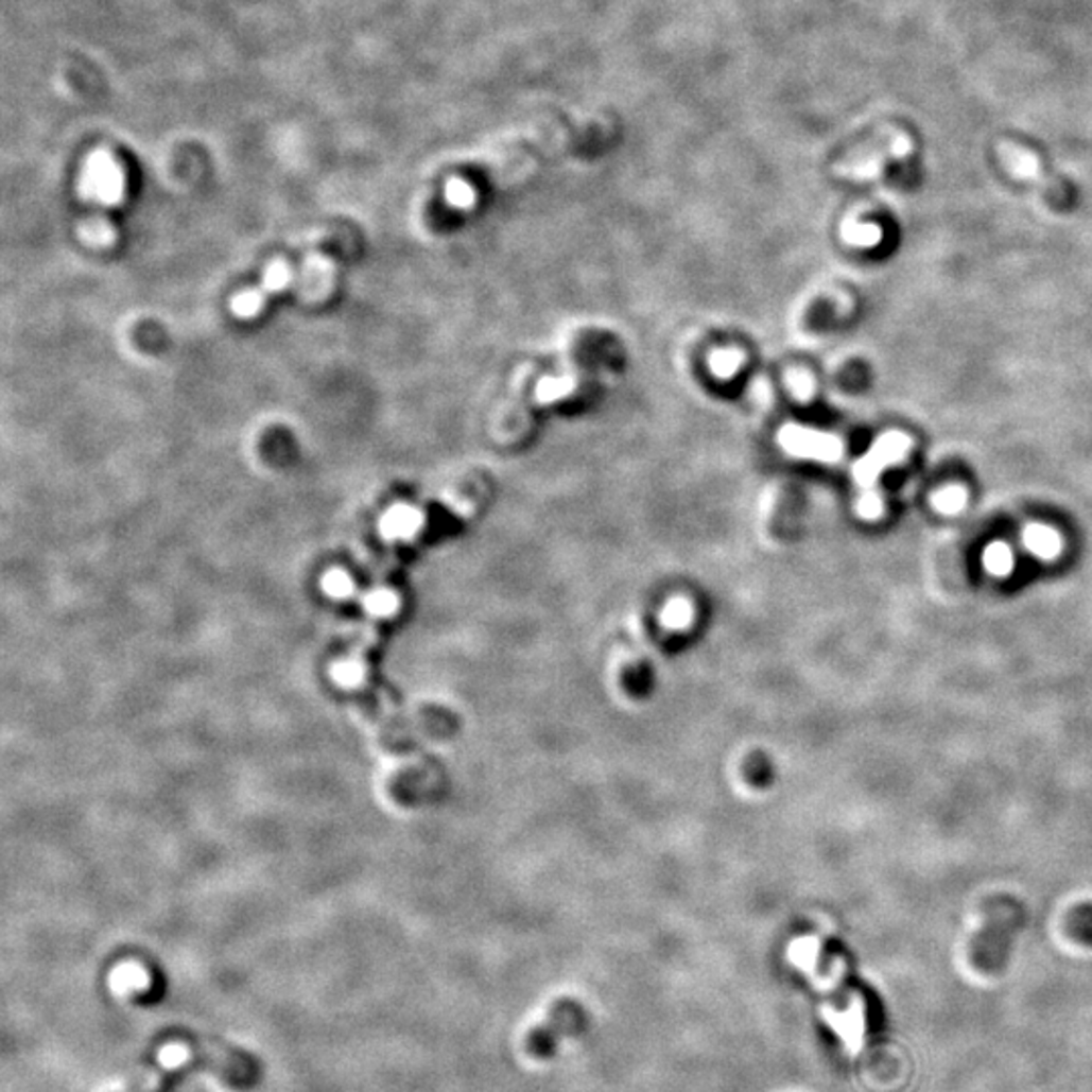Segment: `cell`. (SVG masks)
<instances>
[{
  "label": "cell",
  "instance_id": "obj_1",
  "mask_svg": "<svg viewBox=\"0 0 1092 1092\" xmlns=\"http://www.w3.org/2000/svg\"><path fill=\"white\" fill-rule=\"evenodd\" d=\"M913 152V140L906 132L897 128H886L884 132H880L877 138H872L870 142L862 144L860 149L852 152L850 156H846L837 171L848 178H854V180H868V178H877L886 160H895V158H904Z\"/></svg>",
  "mask_w": 1092,
  "mask_h": 1092
},
{
  "label": "cell",
  "instance_id": "obj_2",
  "mask_svg": "<svg viewBox=\"0 0 1092 1092\" xmlns=\"http://www.w3.org/2000/svg\"><path fill=\"white\" fill-rule=\"evenodd\" d=\"M126 193V174L107 151L91 152L80 174V196L87 203L116 207Z\"/></svg>",
  "mask_w": 1092,
  "mask_h": 1092
},
{
  "label": "cell",
  "instance_id": "obj_3",
  "mask_svg": "<svg viewBox=\"0 0 1092 1092\" xmlns=\"http://www.w3.org/2000/svg\"><path fill=\"white\" fill-rule=\"evenodd\" d=\"M913 448V439L902 431L882 433L852 468L857 486L864 490L877 488L880 473L888 466L900 464Z\"/></svg>",
  "mask_w": 1092,
  "mask_h": 1092
},
{
  "label": "cell",
  "instance_id": "obj_4",
  "mask_svg": "<svg viewBox=\"0 0 1092 1092\" xmlns=\"http://www.w3.org/2000/svg\"><path fill=\"white\" fill-rule=\"evenodd\" d=\"M779 444L790 455L803 460L835 464L844 457V444L839 437L801 426H785L781 429Z\"/></svg>",
  "mask_w": 1092,
  "mask_h": 1092
},
{
  "label": "cell",
  "instance_id": "obj_5",
  "mask_svg": "<svg viewBox=\"0 0 1092 1092\" xmlns=\"http://www.w3.org/2000/svg\"><path fill=\"white\" fill-rule=\"evenodd\" d=\"M998 156H1000L1004 169L1011 176H1016L1018 180H1026L1029 185L1048 193L1050 196H1062L1064 193L1062 185L1046 174L1038 156L1028 149H1024L1016 142H1009V140H1002V142H998Z\"/></svg>",
  "mask_w": 1092,
  "mask_h": 1092
},
{
  "label": "cell",
  "instance_id": "obj_6",
  "mask_svg": "<svg viewBox=\"0 0 1092 1092\" xmlns=\"http://www.w3.org/2000/svg\"><path fill=\"white\" fill-rule=\"evenodd\" d=\"M426 515L411 504H393L379 518V533L388 542H408L423 531Z\"/></svg>",
  "mask_w": 1092,
  "mask_h": 1092
},
{
  "label": "cell",
  "instance_id": "obj_7",
  "mask_svg": "<svg viewBox=\"0 0 1092 1092\" xmlns=\"http://www.w3.org/2000/svg\"><path fill=\"white\" fill-rule=\"evenodd\" d=\"M1022 540L1029 555L1042 560H1052L1062 553V538L1046 524H1028L1024 528Z\"/></svg>",
  "mask_w": 1092,
  "mask_h": 1092
},
{
  "label": "cell",
  "instance_id": "obj_8",
  "mask_svg": "<svg viewBox=\"0 0 1092 1092\" xmlns=\"http://www.w3.org/2000/svg\"><path fill=\"white\" fill-rule=\"evenodd\" d=\"M111 989L116 993H134V991H142L144 987L149 986V973L136 964H124L120 965L114 973H111Z\"/></svg>",
  "mask_w": 1092,
  "mask_h": 1092
},
{
  "label": "cell",
  "instance_id": "obj_9",
  "mask_svg": "<svg viewBox=\"0 0 1092 1092\" xmlns=\"http://www.w3.org/2000/svg\"><path fill=\"white\" fill-rule=\"evenodd\" d=\"M267 296L270 294L261 285L241 290L239 294L231 298V312L241 320H252V318H256L258 314H261Z\"/></svg>",
  "mask_w": 1092,
  "mask_h": 1092
},
{
  "label": "cell",
  "instance_id": "obj_10",
  "mask_svg": "<svg viewBox=\"0 0 1092 1092\" xmlns=\"http://www.w3.org/2000/svg\"><path fill=\"white\" fill-rule=\"evenodd\" d=\"M984 567L993 577H1007L1013 571V553L1006 542H991L984 553Z\"/></svg>",
  "mask_w": 1092,
  "mask_h": 1092
},
{
  "label": "cell",
  "instance_id": "obj_11",
  "mask_svg": "<svg viewBox=\"0 0 1092 1092\" xmlns=\"http://www.w3.org/2000/svg\"><path fill=\"white\" fill-rule=\"evenodd\" d=\"M294 279V272L290 267L288 261L283 259H274L272 263H267V267L263 270V276H261V288L267 292V294H281L283 290L290 288Z\"/></svg>",
  "mask_w": 1092,
  "mask_h": 1092
},
{
  "label": "cell",
  "instance_id": "obj_12",
  "mask_svg": "<svg viewBox=\"0 0 1092 1092\" xmlns=\"http://www.w3.org/2000/svg\"><path fill=\"white\" fill-rule=\"evenodd\" d=\"M322 591L326 593V597L334 601L348 600L354 595V580L352 577L343 571V569H330L324 573V577L320 580Z\"/></svg>",
  "mask_w": 1092,
  "mask_h": 1092
},
{
  "label": "cell",
  "instance_id": "obj_13",
  "mask_svg": "<svg viewBox=\"0 0 1092 1092\" xmlns=\"http://www.w3.org/2000/svg\"><path fill=\"white\" fill-rule=\"evenodd\" d=\"M363 607L370 618H388L399 607V600L391 589L379 587L363 595Z\"/></svg>",
  "mask_w": 1092,
  "mask_h": 1092
},
{
  "label": "cell",
  "instance_id": "obj_14",
  "mask_svg": "<svg viewBox=\"0 0 1092 1092\" xmlns=\"http://www.w3.org/2000/svg\"><path fill=\"white\" fill-rule=\"evenodd\" d=\"M931 504L941 515H959L967 504V490L964 486H944L931 496Z\"/></svg>",
  "mask_w": 1092,
  "mask_h": 1092
},
{
  "label": "cell",
  "instance_id": "obj_15",
  "mask_svg": "<svg viewBox=\"0 0 1092 1092\" xmlns=\"http://www.w3.org/2000/svg\"><path fill=\"white\" fill-rule=\"evenodd\" d=\"M846 243L856 247H877L882 239V229L872 223H846L842 229Z\"/></svg>",
  "mask_w": 1092,
  "mask_h": 1092
},
{
  "label": "cell",
  "instance_id": "obj_16",
  "mask_svg": "<svg viewBox=\"0 0 1092 1092\" xmlns=\"http://www.w3.org/2000/svg\"><path fill=\"white\" fill-rule=\"evenodd\" d=\"M80 237L91 247H107L114 243L116 231L106 219H91L82 225Z\"/></svg>",
  "mask_w": 1092,
  "mask_h": 1092
},
{
  "label": "cell",
  "instance_id": "obj_17",
  "mask_svg": "<svg viewBox=\"0 0 1092 1092\" xmlns=\"http://www.w3.org/2000/svg\"><path fill=\"white\" fill-rule=\"evenodd\" d=\"M364 665L357 660H341L336 664L332 665L330 670V676L336 684L346 690H352V688H359L364 682Z\"/></svg>",
  "mask_w": 1092,
  "mask_h": 1092
},
{
  "label": "cell",
  "instance_id": "obj_18",
  "mask_svg": "<svg viewBox=\"0 0 1092 1092\" xmlns=\"http://www.w3.org/2000/svg\"><path fill=\"white\" fill-rule=\"evenodd\" d=\"M745 359L741 352L736 350H718L710 357V368L716 377L721 379H730L739 372V368L743 366Z\"/></svg>",
  "mask_w": 1092,
  "mask_h": 1092
},
{
  "label": "cell",
  "instance_id": "obj_19",
  "mask_svg": "<svg viewBox=\"0 0 1092 1092\" xmlns=\"http://www.w3.org/2000/svg\"><path fill=\"white\" fill-rule=\"evenodd\" d=\"M856 513L864 520H879L884 513V502H882V496L877 488L864 490V493L857 498Z\"/></svg>",
  "mask_w": 1092,
  "mask_h": 1092
},
{
  "label": "cell",
  "instance_id": "obj_20",
  "mask_svg": "<svg viewBox=\"0 0 1092 1092\" xmlns=\"http://www.w3.org/2000/svg\"><path fill=\"white\" fill-rule=\"evenodd\" d=\"M787 385L792 388L793 397L799 401H808L814 395V379L805 370H792L787 375Z\"/></svg>",
  "mask_w": 1092,
  "mask_h": 1092
},
{
  "label": "cell",
  "instance_id": "obj_21",
  "mask_svg": "<svg viewBox=\"0 0 1092 1092\" xmlns=\"http://www.w3.org/2000/svg\"><path fill=\"white\" fill-rule=\"evenodd\" d=\"M446 198L450 203L451 207H457V209H468L471 203H473V191H471L470 185L455 178L448 183L446 187Z\"/></svg>",
  "mask_w": 1092,
  "mask_h": 1092
},
{
  "label": "cell",
  "instance_id": "obj_22",
  "mask_svg": "<svg viewBox=\"0 0 1092 1092\" xmlns=\"http://www.w3.org/2000/svg\"><path fill=\"white\" fill-rule=\"evenodd\" d=\"M573 383L569 379H544L538 385V399L540 401H555L565 397L571 391Z\"/></svg>",
  "mask_w": 1092,
  "mask_h": 1092
}]
</instances>
